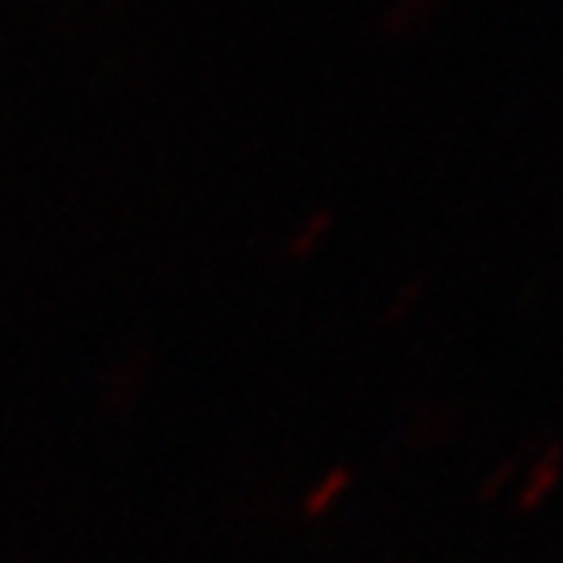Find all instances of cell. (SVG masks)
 <instances>
[{
    "label": "cell",
    "mask_w": 563,
    "mask_h": 563,
    "mask_svg": "<svg viewBox=\"0 0 563 563\" xmlns=\"http://www.w3.org/2000/svg\"><path fill=\"white\" fill-rule=\"evenodd\" d=\"M555 485H560V442H548L544 454H540L537 462H532V470H528L525 485H520L517 509L520 512L544 509V501L555 493Z\"/></svg>",
    "instance_id": "1"
},
{
    "label": "cell",
    "mask_w": 563,
    "mask_h": 563,
    "mask_svg": "<svg viewBox=\"0 0 563 563\" xmlns=\"http://www.w3.org/2000/svg\"><path fill=\"white\" fill-rule=\"evenodd\" d=\"M352 482H356L352 466H333V470H325V474H321L313 485H309L306 501H301V512H306L309 520L329 517V512H333L336 505L344 501V493L352 489Z\"/></svg>",
    "instance_id": "2"
},
{
    "label": "cell",
    "mask_w": 563,
    "mask_h": 563,
    "mask_svg": "<svg viewBox=\"0 0 563 563\" xmlns=\"http://www.w3.org/2000/svg\"><path fill=\"white\" fill-rule=\"evenodd\" d=\"M512 477H517V462H497V466L489 470V477L482 482V501H497V493H501Z\"/></svg>",
    "instance_id": "3"
}]
</instances>
